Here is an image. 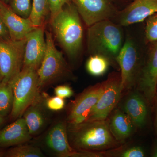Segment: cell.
Masks as SVG:
<instances>
[{
	"label": "cell",
	"mask_w": 157,
	"mask_h": 157,
	"mask_svg": "<svg viewBox=\"0 0 157 157\" xmlns=\"http://www.w3.org/2000/svg\"><path fill=\"white\" fill-rule=\"evenodd\" d=\"M3 2L5 3V4H7V5H8L9 4V2H10V0H1Z\"/></svg>",
	"instance_id": "obj_34"
},
{
	"label": "cell",
	"mask_w": 157,
	"mask_h": 157,
	"mask_svg": "<svg viewBox=\"0 0 157 157\" xmlns=\"http://www.w3.org/2000/svg\"><path fill=\"white\" fill-rule=\"evenodd\" d=\"M14 103L13 90L9 82L0 83V115L6 117L11 114Z\"/></svg>",
	"instance_id": "obj_21"
},
{
	"label": "cell",
	"mask_w": 157,
	"mask_h": 157,
	"mask_svg": "<svg viewBox=\"0 0 157 157\" xmlns=\"http://www.w3.org/2000/svg\"><path fill=\"white\" fill-rule=\"evenodd\" d=\"M110 63V61L107 58L99 55H93L88 59L86 67L91 75L100 76L107 72Z\"/></svg>",
	"instance_id": "obj_22"
},
{
	"label": "cell",
	"mask_w": 157,
	"mask_h": 157,
	"mask_svg": "<svg viewBox=\"0 0 157 157\" xmlns=\"http://www.w3.org/2000/svg\"><path fill=\"white\" fill-rule=\"evenodd\" d=\"M88 26L109 19L114 13L111 0H72Z\"/></svg>",
	"instance_id": "obj_10"
},
{
	"label": "cell",
	"mask_w": 157,
	"mask_h": 157,
	"mask_svg": "<svg viewBox=\"0 0 157 157\" xmlns=\"http://www.w3.org/2000/svg\"><path fill=\"white\" fill-rule=\"evenodd\" d=\"M117 155L121 157H144L145 153L140 147L132 146L122 150Z\"/></svg>",
	"instance_id": "obj_26"
},
{
	"label": "cell",
	"mask_w": 157,
	"mask_h": 157,
	"mask_svg": "<svg viewBox=\"0 0 157 157\" xmlns=\"http://www.w3.org/2000/svg\"><path fill=\"white\" fill-rule=\"evenodd\" d=\"M157 13V0H133L121 12V25L128 26L141 22Z\"/></svg>",
	"instance_id": "obj_14"
},
{
	"label": "cell",
	"mask_w": 157,
	"mask_h": 157,
	"mask_svg": "<svg viewBox=\"0 0 157 157\" xmlns=\"http://www.w3.org/2000/svg\"><path fill=\"white\" fill-rule=\"evenodd\" d=\"M13 90L14 103L11 113L12 119L21 117L28 107L40 98L37 70L22 68L9 81Z\"/></svg>",
	"instance_id": "obj_4"
},
{
	"label": "cell",
	"mask_w": 157,
	"mask_h": 157,
	"mask_svg": "<svg viewBox=\"0 0 157 157\" xmlns=\"http://www.w3.org/2000/svg\"><path fill=\"white\" fill-rule=\"evenodd\" d=\"M121 70V84L123 90L132 88L137 82L140 72V56L137 46L132 39L124 42L117 58Z\"/></svg>",
	"instance_id": "obj_8"
},
{
	"label": "cell",
	"mask_w": 157,
	"mask_h": 157,
	"mask_svg": "<svg viewBox=\"0 0 157 157\" xmlns=\"http://www.w3.org/2000/svg\"><path fill=\"white\" fill-rule=\"evenodd\" d=\"M156 122H157V112H156Z\"/></svg>",
	"instance_id": "obj_37"
},
{
	"label": "cell",
	"mask_w": 157,
	"mask_h": 157,
	"mask_svg": "<svg viewBox=\"0 0 157 157\" xmlns=\"http://www.w3.org/2000/svg\"><path fill=\"white\" fill-rule=\"evenodd\" d=\"M0 17L9 31L11 39H25L28 34L36 28L29 18H24L16 14L10 6L2 2Z\"/></svg>",
	"instance_id": "obj_13"
},
{
	"label": "cell",
	"mask_w": 157,
	"mask_h": 157,
	"mask_svg": "<svg viewBox=\"0 0 157 157\" xmlns=\"http://www.w3.org/2000/svg\"><path fill=\"white\" fill-rule=\"evenodd\" d=\"M145 36L148 42H157V13L147 17L145 27Z\"/></svg>",
	"instance_id": "obj_25"
},
{
	"label": "cell",
	"mask_w": 157,
	"mask_h": 157,
	"mask_svg": "<svg viewBox=\"0 0 157 157\" xmlns=\"http://www.w3.org/2000/svg\"><path fill=\"white\" fill-rule=\"evenodd\" d=\"M67 132L71 145L79 151H103L119 145L109 130L107 120L69 124Z\"/></svg>",
	"instance_id": "obj_1"
},
{
	"label": "cell",
	"mask_w": 157,
	"mask_h": 157,
	"mask_svg": "<svg viewBox=\"0 0 157 157\" xmlns=\"http://www.w3.org/2000/svg\"><path fill=\"white\" fill-rule=\"evenodd\" d=\"M2 1H1V0H0V10H1V6H2Z\"/></svg>",
	"instance_id": "obj_36"
},
{
	"label": "cell",
	"mask_w": 157,
	"mask_h": 157,
	"mask_svg": "<svg viewBox=\"0 0 157 157\" xmlns=\"http://www.w3.org/2000/svg\"><path fill=\"white\" fill-rule=\"evenodd\" d=\"M45 33L43 26L36 27L26 37L23 68L37 70L42 63L46 50Z\"/></svg>",
	"instance_id": "obj_12"
},
{
	"label": "cell",
	"mask_w": 157,
	"mask_h": 157,
	"mask_svg": "<svg viewBox=\"0 0 157 157\" xmlns=\"http://www.w3.org/2000/svg\"><path fill=\"white\" fill-rule=\"evenodd\" d=\"M52 27L57 41L71 57L76 56L82 48L83 28L80 15L73 3L66 4L51 17Z\"/></svg>",
	"instance_id": "obj_2"
},
{
	"label": "cell",
	"mask_w": 157,
	"mask_h": 157,
	"mask_svg": "<svg viewBox=\"0 0 157 157\" xmlns=\"http://www.w3.org/2000/svg\"><path fill=\"white\" fill-rule=\"evenodd\" d=\"M11 39L10 35L6 25L0 17V40H9Z\"/></svg>",
	"instance_id": "obj_30"
},
{
	"label": "cell",
	"mask_w": 157,
	"mask_h": 157,
	"mask_svg": "<svg viewBox=\"0 0 157 157\" xmlns=\"http://www.w3.org/2000/svg\"><path fill=\"white\" fill-rule=\"evenodd\" d=\"M145 98L137 92L129 94L124 102L123 109L135 127L141 128L146 123L147 108Z\"/></svg>",
	"instance_id": "obj_17"
},
{
	"label": "cell",
	"mask_w": 157,
	"mask_h": 157,
	"mask_svg": "<svg viewBox=\"0 0 157 157\" xmlns=\"http://www.w3.org/2000/svg\"><path fill=\"white\" fill-rule=\"evenodd\" d=\"M151 156L153 157H157V143L156 144L154 148L153 151Z\"/></svg>",
	"instance_id": "obj_31"
},
{
	"label": "cell",
	"mask_w": 157,
	"mask_h": 157,
	"mask_svg": "<svg viewBox=\"0 0 157 157\" xmlns=\"http://www.w3.org/2000/svg\"><path fill=\"white\" fill-rule=\"evenodd\" d=\"M72 0H49L51 17H53Z\"/></svg>",
	"instance_id": "obj_28"
},
{
	"label": "cell",
	"mask_w": 157,
	"mask_h": 157,
	"mask_svg": "<svg viewBox=\"0 0 157 157\" xmlns=\"http://www.w3.org/2000/svg\"><path fill=\"white\" fill-rule=\"evenodd\" d=\"M65 101L63 98L58 96L50 98L46 101V106L48 109L53 111L61 110L64 107Z\"/></svg>",
	"instance_id": "obj_27"
},
{
	"label": "cell",
	"mask_w": 157,
	"mask_h": 157,
	"mask_svg": "<svg viewBox=\"0 0 157 157\" xmlns=\"http://www.w3.org/2000/svg\"><path fill=\"white\" fill-rule=\"evenodd\" d=\"M50 13L49 0H33L29 19L36 27L43 26Z\"/></svg>",
	"instance_id": "obj_20"
},
{
	"label": "cell",
	"mask_w": 157,
	"mask_h": 157,
	"mask_svg": "<svg viewBox=\"0 0 157 157\" xmlns=\"http://www.w3.org/2000/svg\"><path fill=\"white\" fill-rule=\"evenodd\" d=\"M103 90V83H99L82 93L73 101L70 107L68 118L69 124H77L86 121Z\"/></svg>",
	"instance_id": "obj_9"
},
{
	"label": "cell",
	"mask_w": 157,
	"mask_h": 157,
	"mask_svg": "<svg viewBox=\"0 0 157 157\" xmlns=\"http://www.w3.org/2000/svg\"><path fill=\"white\" fill-rule=\"evenodd\" d=\"M124 42L123 33L120 27L108 19L89 27L87 46L91 55H99L107 58L110 63L117 62Z\"/></svg>",
	"instance_id": "obj_3"
},
{
	"label": "cell",
	"mask_w": 157,
	"mask_h": 157,
	"mask_svg": "<svg viewBox=\"0 0 157 157\" xmlns=\"http://www.w3.org/2000/svg\"><path fill=\"white\" fill-rule=\"evenodd\" d=\"M55 94L56 96L64 99L72 97L73 92L72 88L69 86L60 85L55 88Z\"/></svg>",
	"instance_id": "obj_29"
},
{
	"label": "cell",
	"mask_w": 157,
	"mask_h": 157,
	"mask_svg": "<svg viewBox=\"0 0 157 157\" xmlns=\"http://www.w3.org/2000/svg\"><path fill=\"white\" fill-rule=\"evenodd\" d=\"M31 138L25 120L23 117L18 118L0 131V147L21 144Z\"/></svg>",
	"instance_id": "obj_16"
},
{
	"label": "cell",
	"mask_w": 157,
	"mask_h": 157,
	"mask_svg": "<svg viewBox=\"0 0 157 157\" xmlns=\"http://www.w3.org/2000/svg\"><path fill=\"white\" fill-rule=\"evenodd\" d=\"M2 75H1V73H0V83H1V82H2Z\"/></svg>",
	"instance_id": "obj_35"
},
{
	"label": "cell",
	"mask_w": 157,
	"mask_h": 157,
	"mask_svg": "<svg viewBox=\"0 0 157 157\" xmlns=\"http://www.w3.org/2000/svg\"><path fill=\"white\" fill-rule=\"evenodd\" d=\"M4 120H5L4 117H3L0 115V126L2 124L3 122H4Z\"/></svg>",
	"instance_id": "obj_33"
},
{
	"label": "cell",
	"mask_w": 157,
	"mask_h": 157,
	"mask_svg": "<svg viewBox=\"0 0 157 157\" xmlns=\"http://www.w3.org/2000/svg\"><path fill=\"white\" fill-rule=\"evenodd\" d=\"M9 4L16 14L24 18L29 17L32 10L31 0H10Z\"/></svg>",
	"instance_id": "obj_24"
},
{
	"label": "cell",
	"mask_w": 157,
	"mask_h": 157,
	"mask_svg": "<svg viewBox=\"0 0 157 157\" xmlns=\"http://www.w3.org/2000/svg\"><path fill=\"white\" fill-rule=\"evenodd\" d=\"M45 36L46 50L42 63L37 70L40 88L60 78L67 71L63 54L56 47L52 35L46 31Z\"/></svg>",
	"instance_id": "obj_5"
},
{
	"label": "cell",
	"mask_w": 157,
	"mask_h": 157,
	"mask_svg": "<svg viewBox=\"0 0 157 157\" xmlns=\"http://www.w3.org/2000/svg\"><path fill=\"white\" fill-rule=\"evenodd\" d=\"M44 156L41 150L36 147L19 145L6 151L7 157H42Z\"/></svg>",
	"instance_id": "obj_23"
},
{
	"label": "cell",
	"mask_w": 157,
	"mask_h": 157,
	"mask_svg": "<svg viewBox=\"0 0 157 157\" xmlns=\"http://www.w3.org/2000/svg\"><path fill=\"white\" fill-rule=\"evenodd\" d=\"M6 152L3 151L2 150L0 149V157H5Z\"/></svg>",
	"instance_id": "obj_32"
},
{
	"label": "cell",
	"mask_w": 157,
	"mask_h": 157,
	"mask_svg": "<svg viewBox=\"0 0 157 157\" xmlns=\"http://www.w3.org/2000/svg\"><path fill=\"white\" fill-rule=\"evenodd\" d=\"M45 142L47 146L59 157H72L75 151L70 145L67 128L64 122H59L51 129Z\"/></svg>",
	"instance_id": "obj_15"
},
{
	"label": "cell",
	"mask_w": 157,
	"mask_h": 157,
	"mask_svg": "<svg viewBox=\"0 0 157 157\" xmlns=\"http://www.w3.org/2000/svg\"><path fill=\"white\" fill-rule=\"evenodd\" d=\"M25 39L0 40V73L3 81L9 82L22 70Z\"/></svg>",
	"instance_id": "obj_7"
},
{
	"label": "cell",
	"mask_w": 157,
	"mask_h": 157,
	"mask_svg": "<svg viewBox=\"0 0 157 157\" xmlns=\"http://www.w3.org/2000/svg\"><path fill=\"white\" fill-rule=\"evenodd\" d=\"M138 89L147 101L154 100L157 86V41L153 46L147 60L139 72L137 82Z\"/></svg>",
	"instance_id": "obj_11"
},
{
	"label": "cell",
	"mask_w": 157,
	"mask_h": 157,
	"mask_svg": "<svg viewBox=\"0 0 157 157\" xmlns=\"http://www.w3.org/2000/svg\"><path fill=\"white\" fill-rule=\"evenodd\" d=\"M102 83V94L86 121L106 120L120 100L123 91L120 75L112 74Z\"/></svg>",
	"instance_id": "obj_6"
},
{
	"label": "cell",
	"mask_w": 157,
	"mask_h": 157,
	"mask_svg": "<svg viewBox=\"0 0 157 157\" xmlns=\"http://www.w3.org/2000/svg\"><path fill=\"white\" fill-rule=\"evenodd\" d=\"M42 107L40 96L36 101L28 107L23 114L31 135L39 133L45 126V119Z\"/></svg>",
	"instance_id": "obj_19"
},
{
	"label": "cell",
	"mask_w": 157,
	"mask_h": 157,
	"mask_svg": "<svg viewBox=\"0 0 157 157\" xmlns=\"http://www.w3.org/2000/svg\"><path fill=\"white\" fill-rule=\"evenodd\" d=\"M110 114L109 121H107L109 130L116 140L121 143L132 135L135 126L122 109H114Z\"/></svg>",
	"instance_id": "obj_18"
}]
</instances>
